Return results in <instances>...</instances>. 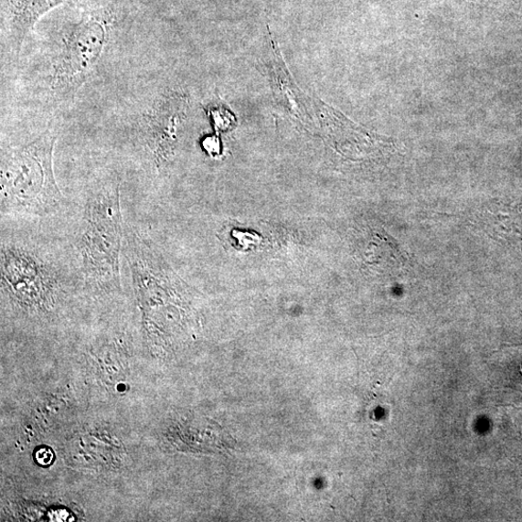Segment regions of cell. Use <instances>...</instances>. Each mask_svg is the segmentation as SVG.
Instances as JSON below:
<instances>
[{
  "label": "cell",
  "instance_id": "6da1fadb",
  "mask_svg": "<svg viewBox=\"0 0 522 522\" xmlns=\"http://www.w3.org/2000/svg\"><path fill=\"white\" fill-rule=\"evenodd\" d=\"M123 234L121 184H108L88 199L77 240L84 284L95 293L122 291Z\"/></svg>",
  "mask_w": 522,
  "mask_h": 522
},
{
  "label": "cell",
  "instance_id": "7a4b0ae2",
  "mask_svg": "<svg viewBox=\"0 0 522 522\" xmlns=\"http://www.w3.org/2000/svg\"><path fill=\"white\" fill-rule=\"evenodd\" d=\"M57 140V133L48 130L37 140L3 154V210L45 216L59 209L63 197L54 173Z\"/></svg>",
  "mask_w": 522,
  "mask_h": 522
},
{
  "label": "cell",
  "instance_id": "3957f363",
  "mask_svg": "<svg viewBox=\"0 0 522 522\" xmlns=\"http://www.w3.org/2000/svg\"><path fill=\"white\" fill-rule=\"evenodd\" d=\"M65 286L58 266L30 244L3 241L2 292L16 307L29 313L52 309Z\"/></svg>",
  "mask_w": 522,
  "mask_h": 522
},
{
  "label": "cell",
  "instance_id": "277c9868",
  "mask_svg": "<svg viewBox=\"0 0 522 522\" xmlns=\"http://www.w3.org/2000/svg\"><path fill=\"white\" fill-rule=\"evenodd\" d=\"M109 26L102 16L89 14L62 40L53 65L52 88L58 94H74L89 79L102 56Z\"/></svg>",
  "mask_w": 522,
  "mask_h": 522
},
{
  "label": "cell",
  "instance_id": "5b68a950",
  "mask_svg": "<svg viewBox=\"0 0 522 522\" xmlns=\"http://www.w3.org/2000/svg\"><path fill=\"white\" fill-rule=\"evenodd\" d=\"M187 98L170 91L163 94L143 117L142 134L144 144L160 166L173 154L178 126L186 115Z\"/></svg>",
  "mask_w": 522,
  "mask_h": 522
},
{
  "label": "cell",
  "instance_id": "8992f818",
  "mask_svg": "<svg viewBox=\"0 0 522 522\" xmlns=\"http://www.w3.org/2000/svg\"><path fill=\"white\" fill-rule=\"evenodd\" d=\"M69 0H3L8 40L19 53L30 30L42 16Z\"/></svg>",
  "mask_w": 522,
  "mask_h": 522
},
{
  "label": "cell",
  "instance_id": "52a82bcc",
  "mask_svg": "<svg viewBox=\"0 0 522 522\" xmlns=\"http://www.w3.org/2000/svg\"><path fill=\"white\" fill-rule=\"evenodd\" d=\"M37 462L41 465H48L54 460V453L48 448H42L36 453Z\"/></svg>",
  "mask_w": 522,
  "mask_h": 522
},
{
  "label": "cell",
  "instance_id": "ba28073f",
  "mask_svg": "<svg viewBox=\"0 0 522 522\" xmlns=\"http://www.w3.org/2000/svg\"><path fill=\"white\" fill-rule=\"evenodd\" d=\"M205 148L211 155L220 153V143L215 138H209L205 141Z\"/></svg>",
  "mask_w": 522,
  "mask_h": 522
}]
</instances>
